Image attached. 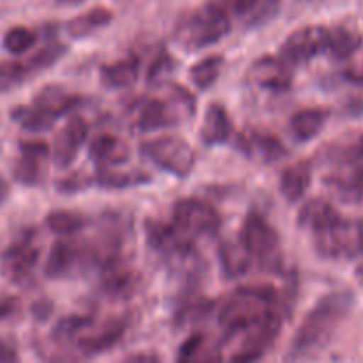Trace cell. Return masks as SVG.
Listing matches in <instances>:
<instances>
[{"instance_id":"7dc6e473","label":"cell","mask_w":363,"mask_h":363,"mask_svg":"<svg viewBox=\"0 0 363 363\" xmlns=\"http://www.w3.org/2000/svg\"><path fill=\"white\" fill-rule=\"evenodd\" d=\"M9 194H11L9 183H7L4 177H0V206H2L7 199H9Z\"/></svg>"},{"instance_id":"8d00e7d4","label":"cell","mask_w":363,"mask_h":363,"mask_svg":"<svg viewBox=\"0 0 363 363\" xmlns=\"http://www.w3.org/2000/svg\"><path fill=\"white\" fill-rule=\"evenodd\" d=\"M66 53L67 46L64 45V43H48V45L43 46L41 50H38L34 55H30L27 60H23V62L32 77V74L41 73V71L50 69L52 66H55Z\"/></svg>"},{"instance_id":"5bb4252c","label":"cell","mask_w":363,"mask_h":363,"mask_svg":"<svg viewBox=\"0 0 363 363\" xmlns=\"http://www.w3.org/2000/svg\"><path fill=\"white\" fill-rule=\"evenodd\" d=\"M144 233L147 247L160 255L162 261L169 259L170 255L177 254L183 248L194 245V238L184 234L174 222H162V220L147 218L144 223Z\"/></svg>"},{"instance_id":"836d02e7","label":"cell","mask_w":363,"mask_h":363,"mask_svg":"<svg viewBox=\"0 0 363 363\" xmlns=\"http://www.w3.org/2000/svg\"><path fill=\"white\" fill-rule=\"evenodd\" d=\"M11 117L28 133H45V131H50L53 128V123L57 121L50 113H46L45 110L38 108L35 105L16 106L11 112Z\"/></svg>"},{"instance_id":"ffe728a7","label":"cell","mask_w":363,"mask_h":363,"mask_svg":"<svg viewBox=\"0 0 363 363\" xmlns=\"http://www.w3.org/2000/svg\"><path fill=\"white\" fill-rule=\"evenodd\" d=\"M179 108L186 110L181 105H169L165 99H149L140 106L135 126L140 133H152L165 128H174L181 123Z\"/></svg>"},{"instance_id":"52a82bcc","label":"cell","mask_w":363,"mask_h":363,"mask_svg":"<svg viewBox=\"0 0 363 363\" xmlns=\"http://www.w3.org/2000/svg\"><path fill=\"white\" fill-rule=\"evenodd\" d=\"M41 250L35 245V230L27 229L11 241L0 255V273L14 286H27L34 277Z\"/></svg>"},{"instance_id":"277c9868","label":"cell","mask_w":363,"mask_h":363,"mask_svg":"<svg viewBox=\"0 0 363 363\" xmlns=\"http://www.w3.org/2000/svg\"><path fill=\"white\" fill-rule=\"evenodd\" d=\"M140 152L158 169L172 174L177 179H186L195 169L197 155L190 142L176 135H162L142 142Z\"/></svg>"},{"instance_id":"d6986e66","label":"cell","mask_w":363,"mask_h":363,"mask_svg":"<svg viewBox=\"0 0 363 363\" xmlns=\"http://www.w3.org/2000/svg\"><path fill=\"white\" fill-rule=\"evenodd\" d=\"M101 287L113 300L131 298L140 287V275L128 264L126 259H116L99 268Z\"/></svg>"},{"instance_id":"c3c4849f","label":"cell","mask_w":363,"mask_h":363,"mask_svg":"<svg viewBox=\"0 0 363 363\" xmlns=\"http://www.w3.org/2000/svg\"><path fill=\"white\" fill-rule=\"evenodd\" d=\"M59 6H80L82 2H85V0H55Z\"/></svg>"},{"instance_id":"cb8c5ba5","label":"cell","mask_w":363,"mask_h":363,"mask_svg":"<svg viewBox=\"0 0 363 363\" xmlns=\"http://www.w3.org/2000/svg\"><path fill=\"white\" fill-rule=\"evenodd\" d=\"M218 261L220 268L225 279L234 280L245 277L254 266L255 259L243 245V241L225 240L218 245Z\"/></svg>"},{"instance_id":"4fadbf2b","label":"cell","mask_w":363,"mask_h":363,"mask_svg":"<svg viewBox=\"0 0 363 363\" xmlns=\"http://www.w3.org/2000/svg\"><path fill=\"white\" fill-rule=\"evenodd\" d=\"M52 155V149L43 140H21L20 160L13 169V177L23 186H39L45 177V162Z\"/></svg>"},{"instance_id":"b9f144b4","label":"cell","mask_w":363,"mask_h":363,"mask_svg":"<svg viewBox=\"0 0 363 363\" xmlns=\"http://www.w3.org/2000/svg\"><path fill=\"white\" fill-rule=\"evenodd\" d=\"M206 347V337L202 333H194L191 337H188L183 344H181L179 351H177V360H195V358L201 357L202 351Z\"/></svg>"},{"instance_id":"60d3db41","label":"cell","mask_w":363,"mask_h":363,"mask_svg":"<svg viewBox=\"0 0 363 363\" xmlns=\"http://www.w3.org/2000/svg\"><path fill=\"white\" fill-rule=\"evenodd\" d=\"M89 186H92V179L91 177L82 176L80 172H74V174H71V176L62 177V179H59L55 183L57 191L62 195H73V194H77V191L85 190V188H89Z\"/></svg>"},{"instance_id":"d4e9b609","label":"cell","mask_w":363,"mask_h":363,"mask_svg":"<svg viewBox=\"0 0 363 363\" xmlns=\"http://www.w3.org/2000/svg\"><path fill=\"white\" fill-rule=\"evenodd\" d=\"M340 218H342V215L333 208L332 202L323 197H314L301 206L300 213H298V225L301 229L318 233V230L333 225Z\"/></svg>"},{"instance_id":"7bdbcfd3","label":"cell","mask_w":363,"mask_h":363,"mask_svg":"<svg viewBox=\"0 0 363 363\" xmlns=\"http://www.w3.org/2000/svg\"><path fill=\"white\" fill-rule=\"evenodd\" d=\"M20 308V300L16 296H2L0 298V321L14 315Z\"/></svg>"},{"instance_id":"9c48e42d","label":"cell","mask_w":363,"mask_h":363,"mask_svg":"<svg viewBox=\"0 0 363 363\" xmlns=\"http://www.w3.org/2000/svg\"><path fill=\"white\" fill-rule=\"evenodd\" d=\"M328 50V27L325 25H305L291 32L282 43L279 55L289 66H305L315 57L325 55Z\"/></svg>"},{"instance_id":"bcb514c9","label":"cell","mask_w":363,"mask_h":363,"mask_svg":"<svg viewBox=\"0 0 363 363\" xmlns=\"http://www.w3.org/2000/svg\"><path fill=\"white\" fill-rule=\"evenodd\" d=\"M126 362H160V357L155 353H138V354H131V357L126 358Z\"/></svg>"},{"instance_id":"d6a6232c","label":"cell","mask_w":363,"mask_h":363,"mask_svg":"<svg viewBox=\"0 0 363 363\" xmlns=\"http://www.w3.org/2000/svg\"><path fill=\"white\" fill-rule=\"evenodd\" d=\"M215 303L208 298H204L202 294L190 293L188 296H184L183 300L179 301L176 311V321L177 325L186 326L194 325V323L202 321L209 312L213 311Z\"/></svg>"},{"instance_id":"f6af8a7d","label":"cell","mask_w":363,"mask_h":363,"mask_svg":"<svg viewBox=\"0 0 363 363\" xmlns=\"http://www.w3.org/2000/svg\"><path fill=\"white\" fill-rule=\"evenodd\" d=\"M16 360H18V353L14 351V347H11L9 344L0 340V363L16 362Z\"/></svg>"},{"instance_id":"8992f818","label":"cell","mask_w":363,"mask_h":363,"mask_svg":"<svg viewBox=\"0 0 363 363\" xmlns=\"http://www.w3.org/2000/svg\"><path fill=\"white\" fill-rule=\"evenodd\" d=\"M314 248L323 259L339 261L363 255V220L342 218L314 233Z\"/></svg>"},{"instance_id":"4dcf8cb0","label":"cell","mask_w":363,"mask_h":363,"mask_svg":"<svg viewBox=\"0 0 363 363\" xmlns=\"http://www.w3.org/2000/svg\"><path fill=\"white\" fill-rule=\"evenodd\" d=\"M113 20V13L106 7H92L78 14L67 23V34L73 39H87L101 28L108 27Z\"/></svg>"},{"instance_id":"3957f363","label":"cell","mask_w":363,"mask_h":363,"mask_svg":"<svg viewBox=\"0 0 363 363\" xmlns=\"http://www.w3.org/2000/svg\"><path fill=\"white\" fill-rule=\"evenodd\" d=\"M233 30V18L220 0H209L204 6L184 14L176 25L174 39L186 52H199L216 45Z\"/></svg>"},{"instance_id":"8fae6325","label":"cell","mask_w":363,"mask_h":363,"mask_svg":"<svg viewBox=\"0 0 363 363\" xmlns=\"http://www.w3.org/2000/svg\"><path fill=\"white\" fill-rule=\"evenodd\" d=\"M126 330L128 318L110 319L105 325H99L98 328H94V323H92L89 328H85L77 337L73 344L82 357H98V354L105 353V351L112 350L116 344H119Z\"/></svg>"},{"instance_id":"f35d334b","label":"cell","mask_w":363,"mask_h":363,"mask_svg":"<svg viewBox=\"0 0 363 363\" xmlns=\"http://www.w3.org/2000/svg\"><path fill=\"white\" fill-rule=\"evenodd\" d=\"M176 67H177V60L174 59L170 53L162 52L155 60H152L145 80H147V84L151 85V87H160V85L169 82V78L172 77Z\"/></svg>"},{"instance_id":"484cf974","label":"cell","mask_w":363,"mask_h":363,"mask_svg":"<svg viewBox=\"0 0 363 363\" xmlns=\"http://www.w3.org/2000/svg\"><path fill=\"white\" fill-rule=\"evenodd\" d=\"M312 184V163L307 160L293 163V165L286 167L280 174V194L284 195L287 202L294 204V202L301 201L303 195Z\"/></svg>"},{"instance_id":"ba28073f","label":"cell","mask_w":363,"mask_h":363,"mask_svg":"<svg viewBox=\"0 0 363 363\" xmlns=\"http://www.w3.org/2000/svg\"><path fill=\"white\" fill-rule=\"evenodd\" d=\"M172 222L190 238L215 236L222 229V216L209 202L195 197L179 199L172 208Z\"/></svg>"},{"instance_id":"603a6c76","label":"cell","mask_w":363,"mask_h":363,"mask_svg":"<svg viewBox=\"0 0 363 363\" xmlns=\"http://www.w3.org/2000/svg\"><path fill=\"white\" fill-rule=\"evenodd\" d=\"M32 105L45 110L53 119H60L69 112H74L82 105V98L64 89L62 85L50 84L38 91V94L32 99Z\"/></svg>"},{"instance_id":"4316f807","label":"cell","mask_w":363,"mask_h":363,"mask_svg":"<svg viewBox=\"0 0 363 363\" xmlns=\"http://www.w3.org/2000/svg\"><path fill=\"white\" fill-rule=\"evenodd\" d=\"M140 74V59L135 55L123 57L112 64H105L99 69V80L106 89H128L137 84Z\"/></svg>"},{"instance_id":"2e32d148","label":"cell","mask_w":363,"mask_h":363,"mask_svg":"<svg viewBox=\"0 0 363 363\" xmlns=\"http://www.w3.org/2000/svg\"><path fill=\"white\" fill-rule=\"evenodd\" d=\"M230 18L238 20L241 27L252 30L268 25L279 14L282 0H220Z\"/></svg>"},{"instance_id":"f1b7e54d","label":"cell","mask_w":363,"mask_h":363,"mask_svg":"<svg viewBox=\"0 0 363 363\" xmlns=\"http://www.w3.org/2000/svg\"><path fill=\"white\" fill-rule=\"evenodd\" d=\"M91 179L92 184L101 190H128V188L149 184L152 177L144 170H112L110 167V169H99Z\"/></svg>"},{"instance_id":"30bf717a","label":"cell","mask_w":363,"mask_h":363,"mask_svg":"<svg viewBox=\"0 0 363 363\" xmlns=\"http://www.w3.org/2000/svg\"><path fill=\"white\" fill-rule=\"evenodd\" d=\"M85 266H92L87 245L74 240H60L46 257L45 277L50 280L67 279Z\"/></svg>"},{"instance_id":"7c38bea8","label":"cell","mask_w":363,"mask_h":363,"mask_svg":"<svg viewBox=\"0 0 363 363\" xmlns=\"http://www.w3.org/2000/svg\"><path fill=\"white\" fill-rule=\"evenodd\" d=\"M236 147L248 160L262 163V165H272V163L280 162V160L289 155L286 145L275 135L268 133V131L255 130V128H248L243 133L238 135Z\"/></svg>"},{"instance_id":"ee69618b","label":"cell","mask_w":363,"mask_h":363,"mask_svg":"<svg viewBox=\"0 0 363 363\" xmlns=\"http://www.w3.org/2000/svg\"><path fill=\"white\" fill-rule=\"evenodd\" d=\"M52 311H53L52 303H50V301H46V300L35 301V303L32 305V315H34V318L38 319L39 323L46 321V319L52 315Z\"/></svg>"},{"instance_id":"7a4b0ae2","label":"cell","mask_w":363,"mask_h":363,"mask_svg":"<svg viewBox=\"0 0 363 363\" xmlns=\"http://www.w3.org/2000/svg\"><path fill=\"white\" fill-rule=\"evenodd\" d=\"M279 293L272 286H243L234 291L218 311L223 335H238L279 312Z\"/></svg>"},{"instance_id":"74e56055","label":"cell","mask_w":363,"mask_h":363,"mask_svg":"<svg viewBox=\"0 0 363 363\" xmlns=\"http://www.w3.org/2000/svg\"><path fill=\"white\" fill-rule=\"evenodd\" d=\"M38 41V35H35L34 30L27 27H13L4 34L2 45L4 48L7 50L13 55H21V53L28 52L32 46Z\"/></svg>"},{"instance_id":"44dd1931","label":"cell","mask_w":363,"mask_h":363,"mask_svg":"<svg viewBox=\"0 0 363 363\" xmlns=\"http://www.w3.org/2000/svg\"><path fill=\"white\" fill-rule=\"evenodd\" d=\"M234 124L229 112L220 103H209L201 126V140L206 147L223 145L233 138Z\"/></svg>"},{"instance_id":"f907efd6","label":"cell","mask_w":363,"mask_h":363,"mask_svg":"<svg viewBox=\"0 0 363 363\" xmlns=\"http://www.w3.org/2000/svg\"><path fill=\"white\" fill-rule=\"evenodd\" d=\"M350 78H351V80H353V82H357V84L363 85V69L358 71V73H351Z\"/></svg>"},{"instance_id":"1f68e13d","label":"cell","mask_w":363,"mask_h":363,"mask_svg":"<svg viewBox=\"0 0 363 363\" xmlns=\"http://www.w3.org/2000/svg\"><path fill=\"white\" fill-rule=\"evenodd\" d=\"M223 67V55L220 53H213V55L204 57L199 62H195L190 67V80L199 91H208L213 85L216 84V80L220 78Z\"/></svg>"},{"instance_id":"7402d4cb","label":"cell","mask_w":363,"mask_h":363,"mask_svg":"<svg viewBox=\"0 0 363 363\" xmlns=\"http://www.w3.org/2000/svg\"><path fill=\"white\" fill-rule=\"evenodd\" d=\"M131 156L130 145L126 140L116 137V135L103 133L98 135L89 144V158L99 167V169H110L126 163Z\"/></svg>"},{"instance_id":"f546056e","label":"cell","mask_w":363,"mask_h":363,"mask_svg":"<svg viewBox=\"0 0 363 363\" xmlns=\"http://www.w3.org/2000/svg\"><path fill=\"white\" fill-rule=\"evenodd\" d=\"M330 112L326 108H303L294 113L289 121V128L293 137L298 142H311L318 137L326 126Z\"/></svg>"},{"instance_id":"ab89813d","label":"cell","mask_w":363,"mask_h":363,"mask_svg":"<svg viewBox=\"0 0 363 363\" xmlns=\"http://www.w3.org/2000/svg\"><path fill=\"white\" fill-rule=\"evenodd\" d=\"M30 77L25 62L0 64V92L18 87Z\"/></svg>"},{"instance_id":"5b68a950","label":"cell","mask_w":363,"mask_h":363,"mask_svg":"<svg viewBox=\"0 0 363 363\" xmlns=\"http://www.w3.org/2000/svg\"><path fill=\"white\" fill-rule=\"evenodd\" d=\"M240 240L264 272H279L282 266L280 236L272 223L257 211H250L241 227Z\"/></svg>"},{"instance_id":"681fc988","label":"cell","mask_w":363,"mask_h":363,"mask_svg":"<svg viewBox=\"0 0 363 363\" xmlns=\"http://www.w3.org/2000/svg\"><path fill=\"white\" fill-rule=\"evenodd\" d=\"M354 275H357V279L363 284V255H362V259H360V264H358L357 269H354Z\"/></svg>"},{"instance_id":"e575fe53","label":"cell","mask_w":363,"mask_h":363,"mask_svg":"<svg viewBox=\"0 0 363 363\" xmlns=\"http://www.w3.org/2000/svg\"><path fill=\"white\" fill-rule=\"evenodd\" d=\"M46 227L53 234L60 238H69L80 233L85 225V218L77 211H67V209H53L45 218Z\"/></svg>"},{"instance_id":"6da1fadb","label":"cell","mask_w":363,"mask_h":363,"mask_svg":"<svg viewBox=\"0 0 363 363\" xmlns=\"http://www.w3.org/2000/svg\"><path fill=\"white\" fill-rule=\"evenodd\" d=\"M354 296L351 291H332L325 294L303 318L289 346V360L312 358L330 344L339 326L353 311Z\"/></svg>"},{"instance_id":"d590c367","label":"cell","mask_w":363,"mask_h":363,"mask_svg":"<svg viewBox=\"0 0 363 363\" xmlns=\"http://www.w3.org/2000/svg\"><path fill=\"white\" fill-rule=\"evenodd\" d=\"M92 318L89 315H64L59 321L55 323L52 330V340H55L57 344H66V342H74L77 337L84 332L85 328L92 325Z\"/></svg>"},{"instance_id":"ac0fdd59","label":"cell","mask_w":363,"mask_h":363,"mask_svg":"<svg viewBox=\"0 0 363 363\" xmlns=\"http://www.w3.org/2000/svg\"><path fill=\"white\" fill-rule=\"evenodd\" d=\"M325 184L339 201L358 204L363 201V165L360 162L339 163L337 169L325 177Z\"/></svg>"},{"instance_id":"e0dca14e","label":"cell","mask_w":363,"mask_h":363,"mask_svg":"<svg viewBox=\"0 0 363 363\" xmlns=\"http://www.w3.org/2000/svg\"><path fill=\"white\" fill-rule=\"evenodd\" d=\"M89 137V124L84 117L71 116L66 126L57 133L52 147L53 163L60 169H66L77 160L80 147Z\"/></svg>"},{"instance_id":"83f0119b","label":"cell","mask_w":363,"mask_h":363,"mask_svg":"<svg viewBox=\"0 0 363 363\" xmlns=\"http://www.w3.org/2000/svg\"><path fill=\"white\" fill-rule=\"evenodd\" d=\"M363 45V35L357 28H351L347 25H335L328 27V50L326 55L330 59L342 62L351 59Z\"/></svg>"},{"instance_id":"9a60e30c","label":"cell","mask_w":363,"mask_h":363,"mask_svg":"<svg viewBox=\"0 0 363 363\" xmlns=\"http://www.w3.org/2000/svg\"><path fill=\"white\" fill-rule=\"evenodd\" d=\"M293 66L280 55H262L248 69V80L266 91L284 92L293 85Z\"/></svg>"}]
</instances>
